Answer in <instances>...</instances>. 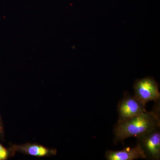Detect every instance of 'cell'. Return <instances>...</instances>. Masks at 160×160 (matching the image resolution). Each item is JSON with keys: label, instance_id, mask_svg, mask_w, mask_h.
I'll list each match as a JSON object with an SVG mask.
<instances>
[{"label": "cell", "instance_id": "277c9868", "mask_svg": "<svg viewBox=\"0 0 160 160\" xmlns=\"http://www.w3.org/2000/svg\"><path fill=\"white\" fill-rule=\"evenodd\" d=\"M160 127L136 137L146 159H160Z\"/></svg>", "mask_w": 160, "mask_h": 160}, {"label": "cell", "instance_id": "5b68a950", "mask_svg": "<svg viewBox=\"0 0 160 160\" xmlns=\"http://www.w3.org/2000/svg\"><path fill=\"white\" fill-rule=\"evenodd\" d=\"M9 151L11 156L12 155L14 154L15 152L39 157L51 156L55 155L57 153L55 149H49L42 145L29 143L22 145H12Z\"/></svg>", "mask_w": 160, "mask_h": 160}, {"label": "cell", "instance_id": "ba28073f", "mask_svg": "<svg viewBox=\"0 0 160 160\" xmlns=\"http://www.w3.org/2000/svg\"><path fill=\"white\" fill-rule=\"evenodd\" d=\"M4 130L3 127V122L2 121V118L0 115V137H3L4 135Z\"/></svg>", "mask_w": 160, "mask_h": 160}, {"label": "cell", "instance_id": "6da1fadb", "mask_svg": "<svg viewBox=\"0 0 160 160\" xmlns=\"http://www.w3.org/2000/svg\"><path fill=\"white\" fill-rule=\"evenodd\" d=\"M153 109L130 119L117 123L113 129L114 144L160 127V100L156 101Z\"/></svg>", "mask_w": 160, "mask_h": 160}, {"label": "cell", "instance_id": "8992f818", "mask_svg": "<svg viewBox=\"0 0 160 160\" xmlns=\"http://www.w3.org/2000/svg\"><path fill=\"white\" fill-rule=\"evenodd\" d=\"M105 157L108 160H133L146 159V155L138 145L134 147H126L118 151L107 150Z\"/></svg>", "mask_w": 160, "mask_h": 160}, {"label": "cell", "instance_id": "3957f363", "mask_svg": "<svg viewBox=\"0 0 160 160\" xmlns=\"http://www.w3.org/2000/svg\"><path fill=\"white\" fill-rule=\"evenodd\" d=\"M146 104L134 95L126 93L118 104V119L117 123L127 121L145 112L146 111Z\"/></svg>", "mask_w": 160, "mask_h": 160}, {"label": "cell", "instance_id": "52a82bcc", "mask_svg": "<svg viewBox=\"0 0 160 160\" xmlns=\"http://www.w3.org/2000/svg\"><path fill=\"white\" fill-rule=\"evenodd\" d=\"M9 156H10L9 150L6 149L0 143V160L7 159Z\"/></svg>", "mask_w": 160, "mask_h": 160}, {"label": "cell", "instance_id": "7a4b0ae2", "mask_svg": "<svg viewBox=\"0 0 160 160\" xmlns=\"http://www.w3.org/2000/svg\"><path fill=\"white\" fill-rule=\"evenodd\" d=\"M135 96L144 104L159 100L158 84L153 78L148 77L136 80L133 85Z\"/></svg>", "mask_w": 160, "mask_h": 160}]
</instances>
